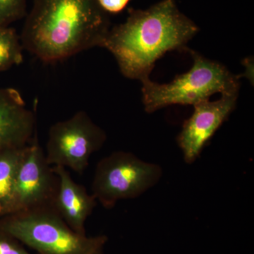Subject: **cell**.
<instances>
[{
	"instance_id": "cell-8",
	"label": "cell",
	"mask_w": 254,
	"mask_h": 254,
	"mask_svg": "<svg viewBox=\"0 0 254 254\" xmlns=\"http://www.w3.org/2000/svg\"><path fill=\"white\" fill-rule=\"evenodd\" d=\"M238 95H222L218 100H205L193 106V114L183 124L177 137L187 163H193L198 158L207 142L235 110Z\"/></svg>"
},
{
	"instance_id": "cell-3",
	"label": "cell",
	"mask_w": 254,
	"mask_h": 254,
	"mask_svg": "<svg viewBox=\"0 0 254 254\" xmlns=\"http://www.w3.org/2000/svg\"><path fill=\"white\" fill-rule=\"evenodd\" d=\"M193 60L190 71L178 75L170 83L143 80L142 94L145 111L148 113L173 105H193L208 100L215 93H239V78L217 62L207 59L187 48Z\"/></svg>"
},
{
	"instance_id": "cell-6",
	"label": "cell",
	"mask_w": 254,
	"mask_h": 254,
	"mask_svg": "<svg viewBox=\"0 0 254 254\" xmlns=\"http://www.w3.org/2000/svg\"><path fill=\"white\" fill-rule=\"evenodd\" d=\"M106 133L84 111L50 127L46 158L51 166H62L82 173L91 155L103 147Z\"/></svg>"
},
{
	"instance_id": "cell-12",
	"label": "cell",
	"mask_w": 254,
	"mask_h": 254,
	"mask_svg": "<svg viewBox=\"0 0 254 254\" xmlns=\"http://www.w3.org/2000/svg\"><path fill=\"white\" fill-rule=\"evenodd\" d=\"M23 49L16 31L9 26H0V72L22 63Z\"/></svg>"
},
{
	"instance_id": "cell-1",
	"label": "cell",
	"mask_w": 254,
	"mask_h": 254,
	"mask_svg": "<svg viewBox=\"0 0 254 254\" xmlns=\"http://www.w3.org/2000/svg\"><path fill=\"white\" fill-rule=\"evenodd\" d=\"M198 31L175 0H163L145 10H128L126 21L110 28L101 47L114 55L125 77L142 81L165 53L187 50Z\"/></svg>"
},
{
	"instance_id": "cell-11",
	"label": "cell",
	"mask_w": 254,
	"mask_h": 254,
	"mask_svg": "<svg viewBox=\"0 0 254 254\" xmlns=\"http://www.w3.org/2000/svg\"><path fill=\"white\" fill-rule=\"evenodd\" d=\"M25 147L0 152V215L1 216H6L15 212V180Z\"/></svg>"
},
{
	"instance_id": "cell-7",
	"label": "cell",
	"mask_w": 254,
	"mask_h": 254,
	"mask_svg": "<svg viewBox=\"0 0 254 254\" xmlns=\"http://www.w3.org/2000/svg\"><path fill=\"white\" fill-rule=\"evenodd\" d=\"M58 177L47 162L37 132L24 151L15 180V212L54 206Z\"/></svg>"
},
{
	"instance_id": "cell-13",
	"label": "cell",
	"mask_w": 254,
	"mask_h": 254,
	"mask_svg": "<svg viewBox=\"0 0 254 254\" xmlns=\"http://www.w3.org/2000/svg\"><path fill=\"white\" fill-rule=\"evenodd\" d=\"M26 0H0V26H9L26 16Z\"/></svg>"
},
{
	"instance_id": "cell-15",
	"label": "cell",
	"mask_w": 254,
	"mask_h": 254,
	"mask_svg": "<svg viewBox=\"0 0 254 254\" xmlns=\"http://www.w3.org/2000/svg\"><path fill=\"white\" fill-rule=\"evenodd\" d=\"M101 9L107 14H118L126 9L130 0H97Z\"/></svg>"
},
{
	"instance_id": "cell-5",
	"label": "cell",
	"mask_w": 254,
	"mask_h": 254,
	"mask_svg": "<svg viewBox=\"0 0 254 254\" xmlns=\"http://www.w3.org/2000/svg\"><path fill=\"white\" fill-rule=\"evenodd\" d=\"M163 175L161 167L128 152H114L97 164L92 194L105 208L121 200L137 198L154 187Z\"/></svg>"
},
{
	"instance_id": "cell-16",
	"label": "cell",
	"mask_w": 254,
	"mask_h": 254,
	"mask_svg": "<svg viewBox=\"0 0 254 254\" xmlns=\"http://www.w3.org/2000/svg\"><path fill=\"white\" fill-rule=\"evenodd\" d=\"M93 254H103V250L98 251V252H95V253Z\"/></svg>"
},
{
	"instance_id": "cell-4",
	"label": "cell",
	"mask_w": 254,
	"mask_h": 254,
	"mask_svg": "<svg viewBox=\"0 0 254 254\" xmlns=\"http://www.w3.org/2000/svg\"><path fill=\"white\" fill-rule=\"evenodd\" d=\"M0 231L39 254H93L103 250L108 237H87L68 226L54 206L16 212L0 221Z\"/></svg>"
},
{
	"instance_id": "cell-10",
	"label": "cell",
	"mask_w": 254,
	"mask_h": 254,
	"mask_svg": "<svg viewBox=\"0 0 254 254\" xmlns=\"http://www.w3.org/2000/svg\"><path fill=\"white\" fill-rule=\"evenodd\" d=\"M52 169L58 180L55 208L71 230L79 235H86L85 223L98 201L84 187L73 180L66 168L52 166Z\"/></svg>"
},
{
	"instance_id": "cell-2",
	"label": "cell",
	"mask_w": 254,
	"mask_h": 254,
	"mask_svg": "<svg viewBox=\"0 0 254 254\" xmlns=\"http://www.w3.org/2000/svg\"><path fill=\"white\" fill-rule=\"evenodd\" d=\"M110 29L97 0H33L21 42L40 60L55 63L101 47Z\"/></svg>"
},
{
	"instance_id": "cell-9",
	"label": "cell",
	"mask_w": 254,
	"mask_h": 254,
	"mask_svg": "<svg viewBox=\"0 0 254 254\" xmlns=\"http://www.w3.org/2000/svg\"><path fill=\"white\" fill-rule=\"evenodd\" d=\"M36 115L12 88H0V152L23 148L36 133Z\"/></svg>"
},
{
	"instance_id": "cell-14",
	"label": "cell",
	"mask_w": 254,
	"mask_h": 254,
	"mask_svg": "<svg viewBox=\"0 0 254 254\" xmlns=\"http://www.w3.org/2000/svg\"><path fill=\"white\" fill-rule=\"evenodd\" d=\"M0 254H31L14 237L0 231Z\"/></svg>"
}]
</instances>
